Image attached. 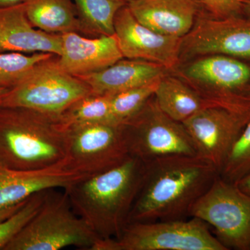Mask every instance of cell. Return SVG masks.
<instances>
[{
	"mask_svg": "<svg viewBox=\"0 0 250 250\" xmlns=\"http://www.w3.org/2000/svg\"><path fill=\"white\" fill-rule=\"evenodd\" d=\"M78 13L82 31L99 36L114 34L117 13L127 4L125 0H72Z\"/></svg>",
	"mask_w": 250,
	"mask_h": 250,
	"instance_id": "44dd1931",
	"label": "cell"
},
{
	"mask_svg": "<svg viewBox=\"0 0 250 250\" xmlns=\"http://www.w3.org/2000/svg\"><path fill=\"white\" fill-rule=\"evenodd\" d=\"M27 200H25L24 202H21V203L18 204V205L11 206V207H6V208H0V222L2 221L4 219L7 218L8 217L10 216V215H12L13 213H15V212L17 211L19 208H21V207L25 204Z\"/></svg>",
	"mask_w": 250,
	"mask_h": 250,
	"instance_id": "83f0119b",
	"label": "cell"
},
{
	"mask_svg": "<svg viewBox=\"0 0 250 250\" xmlns=\"http://www.w3.org/2000/svg\"><path fill=\"white\" fill-rule=\"evenodd\" d=\"M49 190L40 210L4 250H92L100 238L72 208L66 192Z\"/></svg>",
	"mask_w": 250,
	"mask_h": 250,
	"instance_id": "277c9868",
	"label": "cell"
},
{
	"mask_svg": "<svg viewBox=\"0 0 250 250\" xmlns=\"http://www.w3.org/2000/svg\"><path fill=\"white\" fill-rule=\"evenodd\" d=\"M161 79L112 95L111 112L115 121L124 124L136 116L154 96Z\"/></svg>",
	"mask_w": 250,
	"mask_h": 250,
	"instance_id": "cb8c5ba5",
	"label": "cell"
},
{
	"mask_svg": "<svg viewBox=\"0 0 250 250\" xmlns=\"http://www.w3.org/2000/svg\"><path fill=\"white\" fill-rule=\"evenodd\" d=\"M218 175L214 166L198 156H165L145 163L129 223L187 218Z\"/></svg>",
	"mask_w": 250,
	"mask_h": 250,
	"instance_id": "6da1fadb",
	"label": "cell"
},
{
	"mask_svg": "<svg viewBox=\"0 0 250 250\" xmlns=\"http://www.w3.org/2000/svg\"><path fill=\"white\" fill-rule=\"evenodd\" d=\"M50 53L26 55L20 52L0 53V88H14L39 64L53 58Z\"/></svg>",
	"mask_w": 250,
	"mask_h": 250,
	"instance_id": "603a6c76",
	"label": "cell"
},
{
	"mask_svg": "<svg viewBox=\"0 0 250 250\" xmlns=\"http://www.w3.org/2000/svg\"><path fill=\"white\" fill-rule=\"evenodd\" d=\"M213 17L227 18L243 16V9L248 0H197Z\"/></svg>",
	"mask_w": 250,
	"mask_h": 250,
	"instance_id": "4316f807",
	"label": "cell"
},
{
	"mask_svg": "<svg viewBox=\"0 0 250 250\" xmlns=\"http://www.w3.org/2000/svg\"><path fill=\"white\" fill-rule=\"evenodd\" d=\"M26 14L37 29L52 34L82 31L72 0H24Z\"/></svg>",
	"mask_w": 250,
	"mask_h": 250,
	"instance_id": "d6986e66",
	"label": "cell"
},
{
	"mask_svg": "<svg viewBox=\"0 0 250 250\" xmlns=\"http://www.w3.org/2000/svg\"><path fill=\"white\" fill-rule=\"evenodd\" d=\"M154 96L161 111L179 123H183L202 108L217 106L172 77L164 76L161 79Z\"/></svg>",
	"mask_w": 250,
	"mask_h": 250,
	"instance_id": "ffe728a7",
	"label": "cell"
},
{
	"mask_svg": "<svg viewBox=\"0 0 250 250\" xmlns=\"http://www.w3.org/2000/svg\"><path fill=\"white\" fill-rule=\"evenodd\" d=\"M111 96L91 93L81 98L62 113V118L65 125L88 124V123H117L111 112Z\"/></svg>",
	"mask_w": 250,
	"mask_h": 250,
	"instance_id": "7402d4cb",
	"label": "cell"
},
{
	"mask_svg": "<svg viewBox=\"0 0 250 250\" xmlns=\"http://www.w3.org/2000/svg\"><path fill=\"white\" fill-rule=\"evenodd\" d=\"M53 58L39 64L10 89L0 100V106L61 116L81 98L93 93L84 82L62 70Z\"/></svg>",
	"mask_w": 250,
	"mask_h": 250,
	"instance_id": "8992f818",
	"label": "cell"
},
{
	"mask_svg": "<svg viewBox=\"0 0 250 250\" xmlns=\"http://www.w3.org/2000/svg\"><path fill=\"white\" fill-rule=\"evenodd\" d=\"M130 156L123 125L88 123L68 127L65 166L92 176L121 165Z\"/></svg>",
	"mask_w": 250,
	"mask_h": 250,
	"instance_id": "9c48e42d",
	"label": "cell"
},
{
	"mask_svg": "<svg viewBox=\"0 0 250 250\" xmlns=\"http://www.w3.org/2000/svg\"><path fill=\"white\" fill-rule=\"evenodd\" d=\"M92 250H228L196 218L132 222L118 238L100 239Z\"/></svg>",
	"mask_w": 250,
	"mask_h": 250,
	"instance_id": "5b68a950",
	"label": "cell"
},
{
	"mask_svg": "<svg viewBox=\"0 0 250 250\" xmlns=\"http://www.w3.org/2000/svg\"><path fill=\"white\" fill-rule=\"evenodd\" d=\"M250 117L228 108H202L182 123L191 137L197 156L221 172L224 164Z\"/></svg>",
	"mask_w": 250,
	"mask_h": 250,
	"instance_id": "30bf717a",
	"label": "cell"
},
{
	"mask_svg": "<svg viewBox=\"0 0 250 250\" xmlns=\"http://www.w3.org/2000/svg\"><path fill=\"white\" fill-rule=\"evenodd\" d=\"M241 96L246 101L250 104V83L247 85L246 88L241 93Z\"/></svg>",
	"mask_w": 250,
	"mask_h": 250,
	"instance_id": "4dcf8cb0",
	"label": "cell"
},
{
	"mask_svg": "<svg viewBox=\"0 0 250 250\" xmlns=\"http://www.w3.org/2000/svg\"><path fill=\"white\" fill-rule=\"evenodd\" d=\"M250 172V121L233 145L220 176L230 182H238Z\"/></svg>",
	"mask_w": 250,
	"mask_h": 250,
	"instance_id": "484cf974",
	"label": "cell"
},
{
	"mask_svg": "<svg viewBox=\"0 0 250 250\" xmlns=\"http://www.w3.org/2000/svg\"><path fill=\"white\" fill-rule=\"evenodd\" d=\"M243 16H244L245 18L250 20V0H248V1H247L244 9H243Z\"/></svg>",
	"mask_w": 250,
	"mask_h": 250,
	"instance_id": "1f68e13d",
	"label": "cell"
},
{
	"mask_svg": "<svg viewBox=\"0 0 250 250\" xmlns=\"http://www.w3.org/2000/svg\"><path fill=\"white\" fill-rule=\"evenodd\" d=\"M24 0H0V7L11 6L22 2Z\"/></svg>",
	"mask_w": 250,
	"mask_h": 250,
	"instance_id": "f546056e",
	"label": "cell"
},
{
	"mask_svg": "<svg viewBox=\"0 0 250 250\" xmlns=\"http://www.w3.org/2000/svg\"><path fill=\"white\" fill-rule=\"evenodd\" d=\"M197 0H132L131 14L143 25L159 34L184 38L191 30L200 6Z\"/></svg>",
	"mask_w": 250,
	"mask_h": 250,
	"instance_id": "e0dca14e",
	"label": "cell"
},
{
	"mask_svg": "<svg viewBox=\"0 0 250 250\" xmlns=\"http://www.w3.org/2000/svg\"><path fill=\"white\" fill-rule=\"evenodd\" d=\"M186 74L194 82L213 89L217 106L237 112L240 95L250 83V65L240 59L213 54L192 62Z\"/></svg>",
	"mask_w": 250,
	"mask_h": 250,
	"instance_id": "4fadbf2b",
	"label": "cell"
},
{
	"mask_svg": "<svg viewBox=\"0 0 250 250\" xmlns=\"http://www.w3.org/2000/svg\"><path fill=\"white\" fill-rule=\"evenodd\" d=\"M145 164L130 156L121 165L63 189L74 211L100 239L118 238L142 184Z\"/></svg>",
	"mask_w": 250,
	"mask_h": 250,
	"instance_id": "7a4b0ae2",
	"label": "cell"
},
{
	"mask_svg": "<svg viewBox=\"0 0 250 250\" xmlns=\"http://www.w3.org/2000/svg\"><path fill=\"white\" fill-rule=\"evenodd\" d=\"M68 127L62 116L0 106V167L37 170L65 161Z\"/></svg>",
	"mask_w": 250,
	"mask_h": 250,
	"instance_id": "3957f363",
	"label": "cell"
},
{
	"mask_svg": "<svg viewBox=\"0 0 250 250\" xmlns=\"http://www.w3.org/2000/svg\"><path fill=\"white\" fill-rule=\"evenodd\" d=\"M114 34L123 57L154 62L166 69L179 62L183 38L164 35L143 25L127 4L117 13Z\"/></svg>",
	"mask_w": 250,
	"mask_h": 250,
	"instance_id": "7c38bea8",
	"label": "cell"
},
{
	"mask_svg": "<svg viewBox=\"0 0 250 250\" xmlns=\"http://www.w3.org/2000/svg\"><path fill=\"white\" fill-rule=\"evenodd\" d=\"M10 89H6V88H0V100H1V98L9 91Z\"/></svg>",
	"mask_w": 250,
	"mask_h": 250,
	"instance_id": "d6a6232c",
	"label": "cell"
},
{
	"mask_svg": "<svg viewBox=\"0 0 250 250\" xmlns=\"http://www.w3.org/2000/svg\"><path fill=\"white\" fill-rule=\"evenodd\" d=\"M182 51L192 55L250 59V20L244 16L198 18L183 38Z\"/></svg>",
	"mask_w": 250,
	"mask_h": 250,
	"instance_id": "8fae6325",
	"label": "cell"
},
{
	"mask_svg": "<svg viewBox=\"0 0 250 250\" xmlns=\"http://www.w3.org/2000/svg\"><path fill=\"white\" fill-rule=\"evenodd\" d=\"M48 190L34 194L24 205L0 222V250H4L35 216L45 201Z\"/></svg>",
	"mask_w": 250,
	"mask_h": 250,
	"instance_id": "d4e9b609",
	"label": "cell"
},
{
	"mask_svg": "<svg viewBox=\"0 0 250 250\" xmlns=\"http://www.w3.org/2000/svg\"><path fill=\"white\" fill-rule=\"evenodd\" d=\"M90 176L69 170L65 161L37 170H12L0 167V208L24 202L37 192L65 189Z\"/></svg>",
	"mask_w": 250,
	"mask_h": 250,
	"instance_id": "5bb4252c",
	"label": "cell"
},
{
	"mask_svg": "<svg viewBox=\"0 0 250 250\" xmlns=\"http://www.w3.org/2000/svg\"><path fill=\"white\" fill-rule=\"evenodd\" d=\"M62 40L57 64L75 77L100 71L124 58L115 34L89 39L69 32L62 34Z\"/></svg>",
	"mask_w": 250,
	"mask_h": 250,
	"instance_id": "9a60e30c",
	"label": "cell"
},
{
	"mask_svg": "<svg viewBox=\"0 0 250 250\" xmlns=\"http://www.w3.org/2000/svg\"><path fill=\"white\" fill-rule=\"evenodd\" d=\"M189 217L214 229L227 249L250 250V195L218 175L192 205Z\"/></svg>",
	"mask_w": 250,
	"mask_h": 250,
	"instance_id": "52a82bcc",
	"label": "cell"
},
{
	"mask_svg": "<svg viewBox=\"0 0 250 250\" xmlns=\"http://www.w3.org/2000/svg\"><path fill=\"white\" fill-rule=\"evenodd\" d=\"M123 125L130 156L144 164L165 156H197L185 126L161 111L155 100Z\"/></svg>",
	"mask_w": 250,
	"mask_h": 250,
	"instance_id": "ba28073f",
	"label": "cell"
},
{
	"mask_svg": "<svg viewBox=\"0 0 250 250\" xmlns=\"http://www.w3.org/2000/svg\"><path fill=\"white\" fill-rule=\"evenodd\" d=\"M62 48V35L34 27L24 3L0 7V53H50L59 57Z\"/></svg>",
	"mask_w": 250,
	"mask_h": 250,
	"instance_id": "2e32d148",
	"label": "cell"
},
{
	"mask_svg": "<svg viewBox=\"0 0 250 250\" xmlns=\"http://www.w3.org/2000/svg\"><path fill=\"white\" fill-rule=\"evenodd\" d=\"M240 188L243 191L250 195V172L249 174L239 179L238 182H235Z\"/></svg>",
	"mask_w": 250,
	"mask_h": 250,
	"instance_id": "f1b7e54d",
	"label": "cell"
},
{
	"mask_svg": "<svg viewBox=\"0 0 250 250\" xmlns=\"http://www.w3.org/2000/svg\"><path fill=\"white\" fill-rule=\"evenodd\" d=\"M165 70L154 62L121 59L100 71L77 77L84 82L93 93L113 95L160 80Z\"/></svg>",
	"mask_w": 250,
	"mask_h": 250,
	"instance_id": "ac0fdd59",
	"label": "cell"
},
{
	"mask_svg": "<svg viewBox=\"0 0 250 250\" xmlns=\"http://www.w3.org/2000/svg\"><path fill=\"white\" fill-rule=\"evenodd\" d=\"M125 1H126V2H129V1H132V0H125Z\"/></svg>",
	"mask_w": 250,
	"mask_h": 250,
	"instance_id": "836d02e7",
	"label": "cell"
}]
</instances>
